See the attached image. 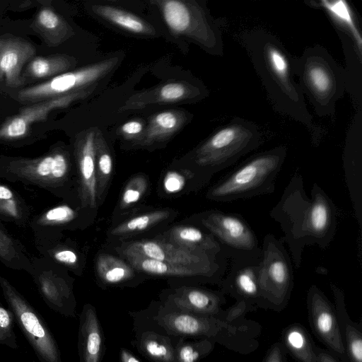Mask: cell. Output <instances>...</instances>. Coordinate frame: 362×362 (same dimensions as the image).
Masks as SVG:
<instances>
[{"instance_id": "obj_39", "label": "cell", "mask_w": 362, "mask_h": 362, "mask_svg": "<svg viewBox=\"0 0 362 362\" xmlns=\"http://www.w3.org/2000/svg\"><path fill=\"white\" fill-rule=\"evenodd\" d=\"M15 322L13 312L8 307L5 308L0 300V345L13 349L18 348L17 337L14 331Z\"/></svg>"}, {"instance_id": "obj_1", "label": "cell", "mask_w": 362, "mask_h": 362, "mask_svg": "<svg viewBox=\"0 0 362 362\" xmlns=\"http://www.w3.org/2000/svg\"><path fill=\"white\" fill-rule=\"evenodd\" d=\"M269 214L281 226L284 233L281 240L288 245L296 269L305 246L317 245L326 249L336 233L337 209L334 202L317 183L313 185L310 199L298 173L292 176Z\"/></svg>"}, {"instance_id": "obj_23", "label": "cell", "mask_w": 362, "mask_h": 362, "mask_svg": "<svg viewBox=\"0 0 362 362\" xmlns=\"http://www.w3.org/2000/svg\"><path fill=\"white\" fill-rule=\"evenodd\" d=\"M131 344L150 362H175V348L180 337L149 328L133 326Z\"/></svg>"}, {"instance_id": "obj_42", "label": "cell", "mask_w": 362, "mask_h": 362, "mask_svg": "<svg viewBox=\"0 0 362 362\" xmlns=\"http://www.w3.org/2000/svg\"><path fill=\"white\" fill-rule=\"evenodd\" d=\"M267 59L274 74L282 81L288 78V63L284 54L274 47L267 49Z\"/></svg>"}, {"instance_id": "obj_45", "label": "cell", "mask_w": 362, "mask_h": 362, "mask_svg": "<svg viewBox=\"0 0 362 362\" xmlns=\"http://www.w3.org/2000/svg\"><path fill=\"white\" fill-rule=\"evenodd\" d=\"M315 351L317 356V362H341L329 350L322 349L315 345Z\"/></svg>"}, {"instance_id": "obj_41", "label": "cell", "mask_w": 362, "mask_h": 362, "mask_svg": "<svg viewBox=\"0 0 362 362\" xmlns=\"http://www.w3.org/2000/svg\"><path fill=\"white\" fill-rule=\"evenodd\" d=\"M307 78L312 89L317 94H327L332 87V79L327 69L319 64L312 65L307 71Z\"/></svg>"}, {"instance_id": "obj_19", "label": "cell", "mask_w": 362, "mask_h": 362, "mask_svg": "<svg viewBox=\"0 0 362 362\" xmlns=\"http://www.w3.org/2000/svg\"><path fill=\"white\" fill-rule=\"evenodd\" d=\"M122 255L134 269L151 276L192 278L219 285L225 274L212 269L171 264L132 254Z\"/></svg>"}, {"instance_id": "obj_44", "label": "cell", "mask_w": 362, "mask_h": 362, "mask_svg": "<svg viewBox=\"0 0 362 362\" xmlns=\"http://www.w3.org/2000/svg\"><path fill=\"white\" fill-rule=\"evenodd\" d=\"M286 353L282 343L277 341L268 349L262 362H286Z\"/></svg>"}, {"instance_id": "obj_6", "label": "cell", "mask_w": 362, "mask_h": 362, "mask_svg": "<svg viewBox=\"0 0 362 362\" xmlns=\"http://www.w3.org/2000/svg\"><path fill=\"white\" fill-rule=\"evenodd\" d=\"M199 221L202 228L211 233L219 243L226 259H260L262 250L257 235L240 214L210 210L203 213Z\"/></svg>"}, {"instance_id": "obj_13", "label": "cell", "mask_w": 362, "mask_h": 362, "mask_svg": "<svg viewBox=\"0 0 362 362\" xmlns=\"http://www.w3.org/2000/svg\"><path fill=\"white\" fill-rule=\"evenodd\" d=\"M170 31L204 46L213 40L211 30L201 8L195 1L187 0H154Z\"/></svg>"}, {"instance_id": "obj_25", "label": "cell", "mask_w": 362, "mask_h": 362, "mask_svg": "<svg viewBox=\"0 0 362 362\" xmlns=\"http://www.w3.org/2000/svg\"><path fill=\"white\" fill-rule=\"evenodd\" d=\"M187 113L180 110H168L151 117L141 138L135 142L140 146H148L169 139L187 122Z\"/></svg>"}, {"instance_id": "obj_29", "label": "cell", "mask_w": 362, "mask_h": 362, "mask_svg": "<svg viewBox=\"0 0 362 362\" xmlns=\"http://www.w3.org/2000/svg\"><path fill=\"white\" fill-rule=\"evenodd\" d=\"M33 208L12 188L0 183V221L21 228L27 227Z\"/></svg>"}, {"instance_id": "obj_37", "label": "cell", "mask_w": 362, "mask_h": 362, "mask_svg": "<svg viewBox=\"0 0 362 362\" xmlns=\"http://www.w3.org/2000/svg\"><path fill=\"white\" fill-rule=\"evenodd\" d=\"M320 4L337 22L349 31L355 40L359 52H361L362 37L356 25L351 8L346 1L344 0H322Z\"/></svg>"}, {"instance_id": "obj_20", "label": "cell", "mask_w": 362, "mask_h": 362, "mask_svg": "<svg viewBox=\"0 0 362 362\" xmlns=\"http://www.w3.org/2000/svg\"><path fill=\"white\" fill-rule=\"evenodd\" d=\"M79 362H101L105 338L95 306L86 303L79 315L78 332Z\"/></svg>"}, {"instance_id": "obj_43", "label": "cell", "mask_w": 362, "mask_h": 362, "mask_svg": "<svg viewBox=\"0 0 362 362\" xmlns=\"http://www.w3.org/2000/svg\"><path fill=\"white\" fill-rule=\"evenodd\" d=\"M146 127L145 122L141 119H132L122 124L117 129V134L127 140L137 141L142 136Z\"/></svg>"}, {"instance_id": "obj_9", "label": "cell", "mask_w": 362, "mask_h": 362, "mask_svg": "<svg viewBox=\"0 0 362 362\" xmlns=\"http://www.w3.org/2000/svg\"><path fill=\"white\" fill-rule=\"evenodd\" d=\"M257 141L250 133L236 125L217 131L194 153L196 165L207 177L233 164L240 156L255 148Z\"/></svg>"}, {"instance_id": "obj_40", "label": "cell", "mask_w": 362, "mask_h": 362, "mask_svg": "<svg viewBox=\"0 0 362 362\" xmlns=\"http://www.w3.org/2000/svg\"><path fill=\"white\" fill-rule=\"evenodd\" d=\"M147 189L146 179L142 175L132 178L125 186L120 199L122 209L130 207L138 202Z\"/></svg>"}, {"instance_id": "obj_4", "label": "cell", "mask_w": 362, "mask_h": 362, "mask_svg": "<svg viewBox=\"0 0 362 362\" xmlns=\"http://www.w3.org/2000/svg\"><path fill=\"white\" fill-rule=\"evenodd\" d=\"M0 178L35 186L54 196L67 198L73 180L69 155L56 148L37 158L1 156Z\"/></svg>"}, {"instance_id": "obj_21", "label": "cell", "mask_w": 362, "mask_h": 362, "mask_svg": "<svg viewBox=\"0 0 362 362\" xmlns=\"http://www.w3.org/2000/svg\"><path fill=\"white\" fill-rule=\"evenodd\" d=\"M78 216V210L66 204L33 215L28 227L33 233L34 243L61 238L62 231L74 226Z\"/></svg>"}, {"instance_id": "obj_30", "label": "cell", "mask_w": 362, "mask_h": 362, "mask_svg": "<svg viewBox=\"0 0 362 362\" xmlns=\"http://www.w3.org/2000/svg\"><path fill=\"white\" fill-rule=\"evenodd\" d=\"M281 343L298 362H317L315 344L302 325L293 323L286 327L281 332Z\"/></svg>"}, {"instance_id": "obj_2", "label": "cell", "mask_w": 362, "mask_h": 362, "mask_svg": "<svg viewBox=\"0 0 362 362\" xmlns=\"http://www.w3.org/2000/svg\"><path fill=\"white\" fill-rule=\"evenodd\" d=\"M133 326L152 329L185 339H209L230 351L246 355L259 346V323L245 317L229 322L218 317L174 310L159 300L144 310H130Z\"/></svg>"}, {"instance_id": "obj_28", "label": "cell", "mask_w": 362, "mask_h": 362, "mask_svg": "<svg viewBox=\"0 0 362 362\" xmlns=\"http://www.w3.org/2000/svg\"><path fill=\"white\" fill-rule=\"evenodd\" d=\"M33 257L0 221V262L10 269L32 274Z\"/></svg>"}, {"instance_id": "obj_8", "label": "cell", "mask_w": 362, "mask_h": 362, "mask_svg": "<svg viewBox=\"0 0 362 362\" xmlns=\"http://www.w3.org/2000/svg\"><path fill=\"white\" fill-rule=\"evenodd\" d=\"M119 63V59L113 57L63 73L45 82L21 90L18 99L21 102L36 103L94 88L100 80L116 69Z\"/></svg>"}, {"instance_id": "obj_24", "label": "cell", "mask_w": 362, "mask_h": 362, "mask_svg": "<svg viewBox=\"0 0 362 362\" xmlns=\"http://www.w3.org/2000/svg\"><path fill=\"white\" fill-rule=\"evenodd\" d=\"M339 329L348 362H362V326L349 317L344 291L330 283Z\"/></svg>"}, {"instance_id": "obj_38", "label": "cell", "mask_w": 362, "mask_h": 362, "mask_svg": "<svg viewBox=\"0 0 362 362\" xmlns=\"http://www.w3.org/2000/svg\"><path fill=\"white\" fill-rule=\"evenodd\" d=\"M169 216L170 212L167 210L142 214L119 223L111 230L110 233L113 235H124L144 231L167 219Z\"/></svg>"}, {"instance_id": "obj_26", "label": "cell", "mask_w": 362, "mask_h": 362, "mask_svg": "<svg viewBox=\"0 0 362 362\" xmlns=\"http://www.w3.org/2000/svg\"><path fill=\"white\" fill-rule=\"evenodd\" d=\"M163 237V240L189 250L223 256L219 243L204 228L175 226L165 232Z\"/></svg>"}, {"instance_id": "obj_31", "label": "cell", "mask_w": 362, "mask_h": 362, "mask_svg": "<svg viewBox=\"0 0 362 362\" xmlns=\"http://www.w3.org/2000/svg\"><path fill=\"white\" fill-rule=\"evenodd\" d=\"M33 23V29L44 37L49 46H57L74 34L69 23L49 8H42Z\"/></svg>"}, {"instance_id": "obj_33", "label": "cell", "mask_w": 362, "mask_h": 362, "mask_svg": "<svg viewBox=\"0 0 362 362\" xmlns=\"http://www.w3.org/2000/svg\"><path fill=\"white\" fill-rule=\"evenodd\" d=\"M61 238L35 243V247L41 257H43L63 268L74 272L80 266V257L77 251Z\"/></svg>"}, {"instance_id": "obj_7", "label": "cell", "mask_w": 362, "mask_h": 362, "mask_svg": "<svg viewBox=\"0 0 362 362\" xmlns=\"http://www.w3.org/2000/svg\"><path fill=\"white\" fill-rule=\"evenodd\" d=\"M0 287L15 322L32 347L39 362H62L58 344L39 313L0 274Z\"/></svg>"}, {"instance_id": "obj_12", "label": "cell", "mask_w": 362, "mask_h": 362, "mask_svg": "<svg viewBox=\"0 0 362 362\" xmlns=\"http://www.w3.org/2000/svg\"><path fill=\"white\" fill-rule=\"evenodd\" d=\"M159 301L174 310L216 317L229 322L239 320L232 306L226 310L223 309L226 299L221 291L181 285L164 291L160 295Z\"/></svg>"}, {"instance_id": "obj_3", "label": "cell", "mask_w": 362, "mask_h": 362, "mask_svg": "<svg viewBox=\"0 0 362 362\" xmlns=\"http://www.w3.org/2000/svg\"><path fill=\"white\" fill-rule=\"evenodd\" d=\"M285 156L278 148L252 157L211 187L207 198L230 202L273 193Z\"/></svg>"}, {"instance_id": "obj_16", "label": "cell", "mask_w": 362, "mask_h": 362, "mask_svg": "<svg viewBox=\"0 0 362 362\" xmlns=\"http://www.w3.org/2000/svg\"><path fill=\"white\" fill-rule=\"evenodd\" d=\"M98 128H90L80 134L74 145L78 172V196L83 208L98 204L95 171L96 136Z\"/></svg>"}, {"instance_id": "obj_36", "label": "cell", "mask_w": 362, "mask_h": 362, "mask_svg": "<svg viewBox=\"0 0 362 362\" xmlns=\"http://www.w3.org/2000/svg\"><path fill=\"white\" fill-rule=\"evenodd\" d=\"M215 345L209 339L180 338L175 348V362H199L213 351Z\"/></svg>"}, {"instance_id": "obj_14", "label": "cell", "mask_w": 362, "mask_h": 362, "mask_svg": "<svg viewBox=\"0 0 362 362\" xmlns=\"http://www.w3.org/2000/svg\"><path fill=\"white\" fill-rule=\"evenodd\" d=\"M306 305L315 335L341 362H348L334 305L315 284L308 290Z\"/></svg>"}, {"instance_id": "obj_10", "label": "cell", "mask_w": 362, "mask_h": 362, "mask_svg": "<svg viewBox=\"0 0 362 362\" xmlns=\"http://www.w3.org/2000/svg\"><path fill=\"white\" fill-rule=\"evenodd\" d=\"M30 276L40 295L53 311L66 317H76V300L72 279L64 268L43 257H33Z\"/></svg>"}, {"instance_id": "obj_46", "label": "cell", "mask_w": 362, "mask_h": 362, "mask_svg": "<svg viewBox=\"0 0 362 362\" xmlns=\"http://www.w3.org/2000/svg\"><path fill=\"white\" fill-rule=\"evenodd\" d=\"M119 362H141L129 349L121 347L119 352Z\"/></svg>"}, {"instance_id": "obj_11", "label": "cell", "mask_w": 362, "mask_h": 362, "mask_svg": "<svg viewBox=\"0 0 362 362\" xmlns=\"http://www.w3.org/2000/svg\"><path fill=\"white\" fill-rule=\"evenodd\" d=\"M121 254H132L171 264L201 267L226 273L227 259L182 248L163 239L141 240L120 247Z\"/></svg>"}, {"instance_id": "obj_35", "label": "cell", "mask_w": 362, "mask_h": 362, "mask_svg": "<svg viewBox=\"0 0 362 362\" xmlns=\"http://www.w3.org/2000/svg\"><path fill=\"white\" fill-rule=\"evenodd\" d=\"M113 170L112 157L100 129L96 136L95 171L98 200L103 197L109 185Z\"/></svg>"}, {"instance_id": "obj_27", "label": "cell", "mask_w": 362, "mask_h": 362, "mask_svg": "<svg viewBox=\"0 0 362 362\" xmlns=\"http://www.w3.org/2000/svg\"><path fill=\"white\" fill-rule=\"evenodd\" d=\"M91 9L100 18L128 33L148 36L156 34L151 24L129 11L106 4H94Z\"/></svg>"}, {"instance_id": "obj_5", "label": "cell", "mask_w": 362, "mask_h": 362, "mask_svg": "<svg viewBox=\"0 0 362 362\" xmlns=\"http://www.w3.org/2000/svg\"><path fill=\"white\" fill-rule=\"evenodd\" d=\"M281 239L268 233L263 238L258 284L264 309L276 312L288 305L294 286L291 259Z\"/></svg>"}, {"instance_id": "obj_32", "label": "cell", "mask_w": 362, "mask_h": 362, "mask_svg": "<svg viewBox=\"0 0 362 362\" xmlns=\"http://www.w3.org/2000/svg\"><path fill=\"white\" fill-rule=\"evenodd\" d=\"M96 270L100 281L107 286L124 284L135 274L129 264L108 254H100L97 257Z\"/></svg>"}, {"instance_id": "obj_34", "label": "cell", "mask_w": 362, "mask_h": 362, "mask_svg": "<svg viewBox=\"0 0 362 362\" xmlns=\"http://www.w3.org/2000/svg\"><path fill=\"white\" fill-rule=\"evenodd\" d=\"M76 60L66 54L39 57L30 62L26 74L35 78L56 76L69 71L76 64Z\"/></svg>"}, {"instance_id": "obj_22", "label": "cell", "mask_w": 362, "mask_h": 362, "mask_svg": "<svg viewBox=\"0 0 362 362\" xmlns=\"http://www.w3.org/2000/svg\"><path fill=\"white\" fill-rule=\"evenodd\" d=\"M35 52V47L24 39L0 38V81L12 88L22 86L21 71Z\"/></svg>"}, {"instance_id": "obj_17", "label": "cell", "mask_w": 362, "mask_h": 362, "mask_svg": "<svg viewBox=\"0 0 362 362\" xmlns=\"http://www.w3.org/2000/svg\"><path fill=\"white\" fill-rule=\"evenodd\" d=\"M95 89L67 94L22 108L18 115L8 120L0 128V139L13 140L24 137L33 123L45 120L53 110L66 107L74 102L87 98Z\"/></svg>"}, {"instance_id": "obj_18", "label": "cell", "mask_w": 362, "mask_h": 362, "mask_svg": "<svg viewBox=\"0 0 362 362\" xmlns=\"http://www.w3.org/2000/svg\"><path fill=\"white\" fill-rule=\"evenodd\" d=\"M199 89L185 81H169L129 97L119 112L144 108L150 105L173 104L190 100Z\"/></svg>"}, {"instance_id": "obj_15", "label": "cell", "mask_w": 362, "mask_h": 362, "mask_svg": "<svg viewBox=\"0 0 362 362\" xmlns=\"http://www.w3.org/2000/svg\"><path fill=\"white\" fill-rule=\"evenodd\" d=\"M260 259L232 260L231 267L221 284V291L233 298L235 303L245 304L251 311L264 309L258 284Z\"/></svg>"}]
</instances>
